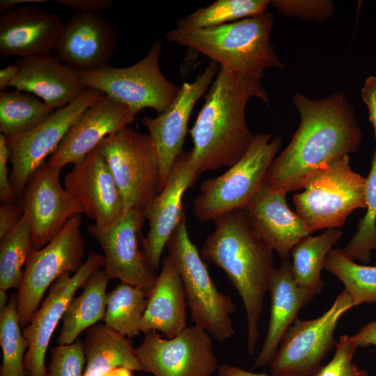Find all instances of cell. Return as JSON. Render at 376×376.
Returning <instances> with one entry per match:
<instances>
[{"label":"cell","instance_id":"1","mask_svg":"<svg viewBox=\"0 0 376 376\" xmlns=\"http://www.w3.org/2000/svg\"><path fill=\"white\" fill-rule=\"evenodd\" d=\"M293 104L299 125L272 162L263 185L287 192L301 189L311 174L354 152L361 140L354 111L344 94L313 100L296 93Z\"/></svg>","mask_w":376,"mask_h":376},{"label":"cell","instance_id":"2","mask_svg":"<svg viewBox=\"0 0 376 376\" xmlns=\"http://www.w3.org/2000/svg\"><path fill=\"white\" fill-rule=\"evenodd\" d=\"M254 97L269 102L260 79L219 69L189 131L193 141L189 163L198 176L230 168L244 155L254 136L246 121L245 108Z\"/></svg>","mask_w":376,"mask_h":376},{"label":"cell","instance_id":"3","mask_svg":"<svg viewBox=\"0 0 376 376\" xmlns=\"http://www.w3.org/2000/svg\"><path fill=\"white\" fill-rule=\"evenodd\" d=\"M201 257L221 268L243 302L247 319V350L255 351L263 301L274 269L273 249L260 237L244 210H235L214 221Z\"/></svg>","mask_w":376,"mask_h":376},{"label":"cell","instance_id":"4","mask_svg":"<svg viewBox=\"0 0 376 376\" xmlns=\"http://www.w3.org/2000/svg\"><path fill=\"white\" fill-rule=\"evenodd\" d=\"M273 24V14L265 11L212 28L176 27L166 34V38L201 53L220 68L261 79L266 68L284 69L270 42Z\"/></svg>","mask_w":376,"mask_h":376},{"label":"cell","instance_id":"5","mask_svg":"<svg viewBox=\"0 0 376 376\" xmlns=\"http://www.w3.org/2000/svg\"><path fill=\"white\" fill-rule=\"evenodd\" d=\"M366 178L351 169L345 155L311 174L292 201L311 233L336 228L354 210L366 209Z\"/></svg>","mask_w":376,"mask_h":376},{"label":"cell","instance_id":"6","mask_svg":"<svg viewBox=\"0 0 376 376\" xmlns=\"http://www.w3.org/2000/svg\"><path fill=\"white\" fill-rule=\"evenodd\" d=\"M166 247L182 280L191 320L214 340L222 343L235 334L230 315L235 306L230 296L214 285L207 266L191 242L183 218Z\"/></svg>","mask_w":376,"mask_h":376},{"label":"cell","instance_id":"7","mask_svg":"<svg viewBox=\"0 0 376 376\" xmlns=\"http://www.w3.org/2000/svg\"><path fill=\"white\" fill-rule=\"evenodd\" d=\"M281 146V139L258 133L244 155L218 177L201 185L192 211L202 222L215 221L235 210H244L262 187L267 172Z\"/></svg>","mask_w":376,"mask_h":376},{"label":"cell","instance_id":"8","mask_svg":"<svg viewBox=\"0 0 376 376\" xmlns=\"http://www.w3.org/2000/svg\"><path fill=\"white\" fill-rule=\"evenodd\" d=\"M162 47V42L156 40L136 63L126 68L107 65L79 72L80 79L86 88L100 91L138 113L150 108L159 114L171 105L181 88L168 80L161 70Z\"/></svg>","mask_w":376,"mask_h":376},{"label":"cell","instance_id":"9","mask_svg":"<svg viewBox=\"0 0 376 376\" xmlns=\"http://www.w3.org/2000/svg\"><path fill=\"white\" fill-rule=\"evenodd\" d=\"M105 158L123 201V213L145 212L159 194V163L148 133L125 127L105 136L97 146Z\"/></svg>","mask_w":376,"mask_h":376},{"label":"cell","instance_id":"10","mask_svg":"<svg viewBox=\"0 0 376 376\" xmlns=\"http://www.w3.org/2000/svg\"><path fill=\"white\" fill-rule=\"evenodd\" d=\"M81 214L70 219L61 232L40 249H31L17 292V312L25 328L47 290L64 272L75 274L84 263L85 242Z\"/></svg>","mask_w":376,"mask_h":376},{"label":"cell","instance_id":"11","mask_svg":"<svg viewBox=\"0 0 376 376\" xmlns=\"http://www.w3.org/2000/svg\"><path fill=\"white\" fill-rule=\"evenodd\" d=\"M353 306L351 297L343 290L329 309L319 318L311 320L297 319L284 334L269 363L272 373L313 375L336 345L334 331L340 318Z\"/></svg>","mask_w":376,"mask_h":376},{"label":"cell","instance_id":"12","mask_svg":"<svg viewBox=\"0 0 376 376\" xmlns=\"http://www.w3.org/2000/svg\"><path fill=\"white\" fill-rule=\"evenodd\" d=\"M105 95L100 91L87 88L73 102L56 110L35 129L23 134L6 137L10 152V181L18 199L31 175L56 150L72 125Z\"/></svg>","mask_w":376,"mask_h":376},{"label":"cell","instance_id":"13","mask_svg":"<svg viewBox=\"0 0 376 376\" xmlns=\"http://www.w3.org/2000/svg\"><path fill=\"white\" fill-rule=\"evenodd\" d=\"M135 352L145 372L154 376H210L218 369L210 335L196 325L171 338L148 332Z\"/></svg>","mask_w":376,"mask_h":376},{"label":"cell","instance_id":"14","mask_svg":"<svg viewBox=\"0 0 376 376\" xmlns=\"http://www.w3.org/2000/svg\"><path fill=\"white\" fill-rule=\"evenodd\" d=\"M61 170L44 162L31 175L18 199L36 249L47 245L73 217L84 214L81 205L62 187Z\"/></svg>","mask_w":376,"mask_h":376},{"label":"cell","instance_id":"15","mask_svg":"<svg viewBox=\"0 0 376 376\" xmlns=\"http://www.w3.org/2000/svg\"><path fill=\"white\" fill-rule=\"evenodd\" d=\"M104 264L103 256L90 250L86 260L75 274L72 276L69 272H64L51 285L45 299L22 329L29 343L24 358L27 376H46V352L57 324L76 291L83 288Z\"/></svg>","mask_w":376,"mask_h":376},{"label":"cell","instance_id":"16","mask_svg":"<svg viewBox=\"0 0 376 376\" xmlns=\"http://www.w3.org/2000/svg\"><path fill=\"white\" fill-rule=\"evenodd\" d=\"M146 220L145 212L131 210L110 226L100 228L89 224L88 230L103 250V269L109 279H118L121 283L148 292L158 276L147 264L139 247L141 231Z\"/></svg>","mask_w":376,"mask_h":376},{"label":"cell","instance_id":"17","mask_svg":"<svg viewBox=\"0 0 376 376\" xmlns=\"http://www.w3.org/2000/svg\"><path fill=\"white\" fill-rule=\"evenodd\" d=\"M219 69V65L211 61L193 82L182 84L178 95L164 111L156 117L145 116L141 119L157 150L159 193L165 186L175 160L183 152L187 125L193 109L197 101L207 92Z\"/></svg>","mask_w":376,"mask_h":376},{"label":"cell","instance_id":"18","mask_svg":"<svg viewBox=\"0 0 376 376\" xmlns=\"http://www.w3.org/2000/svg\"><path fill=\"white\" fill-rule=\"evenodd\" d=\"M118 32L100 12L77 10L63 24L52 53L77 72L109 65L115 54Z\"/></svg>","mask_w":376,"mask_h":376},{"label":"cell","instance_id":"19","mask_svg":"<svg viewBox=\"0 0 376 376\" xmlns=\"http://www.w3.org/2000/svg\"><path fill=\"white\" fill-rule=\"evenodd\" d=\"M65 189L81 205L84 214L94 224L106 228L123 214L121 194L113 173L96 147L64 179Z\"/></svg>","mask_w":376,"mask_h":376},{"label":"cell","instance_id":"20","mask_svg":"<svg viewBox=\"0 0 376 376\" xmlns=\"http://www.w3.org/2000/svg\"><path fill=\"white\" fill-rule=\"evenodd\" d=\"M198 177L189 165L188 152L183 151L175 160L165 186L146 211L149 230L141 239L143 252L147 264L156 272L167 242L185 217L183 195Z\"/></svg>","mask_w":376,"mask_h":376},{"label":"cell","instance_id":"21","mask_svg":"<svg viewBox=\"0 0 376 376\" xmlns=\"http://www.w3.org/2000/svg\"><path fill=\"white\" fill-rule=\"evenodd\" d=\"M138 113L105 95L72 125L56 150L49 157L48 164L62 169L69 164L80 163L105 136L128 127Z\"/></svg>","mask_w":376,"mask_h":376},{"label":"cell","instance_id":"22","mask_svg":"<svg viewBox=\"0 0 376 376\" xmlns=\"http://www.w3.org/2000/svg\"><path fill=\"white\" fill-rule=\"evenodd\" d=\"M63 22L55 13L33 4L17 7L0 17V57L26 58L52 53Z\"/></svg>","mask_w":376,"mask_h":376},{"label":"cell","instance_id":"23","mask_svg":"<svg viewBox=\"0 0 376 376\" xmlns=\"http://www.w3.org/2000/svg\"><path fill=\"white\" fill-rule=\"evenodd\" d=\"M19 72L9 86L33 94L54 110L76 100L87 88L79 72L52 53L18 58Z\"/></svg>","mask_w":376,"mask_h":376},{"label":"cell","instance_id":"24","mask_svg":"<svg viewBox=\"0 0 376 376\" xmlns=\"http://www.w3.org/2000/svg\"><path fill=\"white\" fill-rule=\"evenodd\" d=\"M287 193L262 186L244 208L260 237L281 260H288L295 245L311 233L288 207Z\"/></svg>","mask_w":376,"mask_h":376},{"label":"cell","instance_id":"25","mask_svg":"<svg viewBox=\"0 0 376 376\" xmlns=\"http://www.w3.org/2000/svg\"><path fill=\"white\" fill-rule=\"evenodd\" d=\"M268 292L271 300L268 329L252 368H260L270 363L284 334L297 319L299 311L315 295L297 284L289 260H282L281 265L274 269Z\"/></svg>","mask_w":376,"mask_h":376},{"label":"cell","instance_id":"26","mask_svg":"<svg viewBox=\"0 0 376 376\" xmlns=\"http://www.w3.org/2000/svg\"><path fill=\"white\" fill-rule=\"evenodd\" d=\"M187 304L182 280L168 255L162 260L160 274L148 293L141 331H160L166 338L178 335L187 327Z\"/></svg>","mask_w":376,"mask_h":376},{"label":"cell","instance_id":"27","mask_svg":"<svg viewBox=\"0 0 376 376\" xmlns=\"http://www.w3.org/2000/svg\"><path fill=\"white\" fill-rule=\"evenodd\" d=\"M128 338L104 323L88 329L84 343V376H103L118 368L145 372Z\"/></svg>","mask_w":376,"mask_h":376},{"label":"cell","instance_id":"28","mask_svg":"<svg viewBox=\"0 0 376 376\" xmlns=\"http://www.w3.org/2000/svg\"><path fill=\"white\" fill-rule=\"evenodd\" d=\"M109 281L104 269H100L90 278L83 288V292L71 299L62 318V327L56 340L58 345L74 343L83 331L104 320Z\"/></svg>","mask_w":376,"mask_h":376},{"label":"cell","instance_id":"29","mask_svg":"<svg viewBox=\"0 0 376 376\" xmlns=\"http://www.w3.org/2000/svg\"><path fill=\"white\" fill-rule=\"evenodd\" d=\"M341 235L340 230L329 228L318 236L308 235L295 245L290 252L291 265L299 286L315 295L321 293L324 286L321 272L324 259Z\"/></svg>","mask_w":376,"mask_h":376},{"label":"cell","instance_id":"30","mask_svg":"<svg viewBox=\"0 0 376 376\" xmlns=\"http://www.w3.org/2000/svg\"><path fill=\"white\" fill-rule=\"evenodd\" d=\"M56 110L37 96L17 90L0 91V132L6 137L29 132Z\"/></svg>","mask_w":376,"mask_h":376},{"label":"cell","instance_id":"31","mask_svg":"<svg viewBox=\"0 0 376 376\" xmlns=\"http://www.w3.org/2000/svg\"><path fill=\"white\" fill-rule=\"evenodd\" d=\"M148 293L140 288L120 283L107 293L104 324L129 338L139 335Z\"/></svg>","mask_w":376,"mask_h":376},{"label":"cell","instance_id":"32","mask_svg":"<svg viewBox=\"0 0 376 376\" xmlns=\"http://www.w3.org/2000/svg\"><path fill=\"white\" fill-rule=\"evenodd\" d=\"M323 269L336 276L344 285L354 306L376 304V266L359 265L338 248L327 253Z\"/></svg>","mask_w":376,"mask_h":376},{"label":"cell","instance_id":"33","mask_svg":"<svg viewBox=\"0 0 376 376\" xmlns=\"http://www.w3.org/2000/svg\"><path fill=\"white\" fill-rule=\"evenodd\" d=\"M270 4L268 0H217L178 19L176 27L202 29L219 26L258 15Z\"/></svg>","mask_w":376,"mask_h":376},{"label":"cell","instance_id":"34","mask_svg":"<svg viewBox=\"0 0 376 376\" xmlns=\"http://www.w3.org/2000/svg\"><path fill=\"white\" fill-rule=\"evenodd\" d=\"M17 312V293L0 311V345L2 363L0 376H27L24 358L29 343L24 336Z\"/></svg>","mask_w":376,"mask_h":376},{"label":"cell","instance_id":"35","mask_svg":"<svg viewBox=\"0 0 376 376\" xmlns=\"http://www.w3.org/2000/svg\"><path fill=\"white\" fill-rule=\"evenodd\" d=\"M0 289H19L33 248L29 221L23 215L17 226L0 239Z\"/></svg>","mask_w":376,"mask_h":376},{"label":"cell","instance_id":"36","mask_svg":"<svg viewBox=\"0 0 376 376\" xmlns=\"http://www.w3.org/2000/svg\"><path fill=\"white\" fill-rule=\"evenodd\" d=\"M366 212L359 222L356 233L342 249L350 260H359L364 264L370 261L372 251H376V150L366 178Z\"/></svg>","mask_w":376,"mask_h":376},{"label":"cell","instance_id":"37","mask_svg":"<svg viewBox=\"0 0 376 376\" xmlns=\"http://www.w3.org/2000/svg\"><path fill=\"white\" fill-rule=\"evenodd\" d=\"M85 363L84 343L80 339L69 345H58L51 350L46 376H84Z\"/></svg>","mask_w":376,"mask_h":376},{"label":"cell","instance_id":"38","mask_svg":"<svg viewBox=\"0 0 376 376\" xmlns=\"http://www.w3.org/2000/svg\"><path fill=\"white\" fill-rule=\"evenodd\" d=\"M332 359L321 366L313 376H368L366 370L360 369L353 363L357 347L350 336L343 335L335 345Z\"/></svg>","mask_w":376,"mask_h":376},{"label":"cell","instance_id":"39","mask_svg":"<svg viewBox=\"0 0 376 376\" xmlns=\"http://www.w3.org/2000/svg\"><path fill=\"white\" fill-rule=\"evenodd\" d=\"M270 4L283 16L304 20H326L334 10L333 2L327 0H274Z\"/></svg>","mask_w":376,"mask_h":376},{"label":"cell","instance_id":"40","mask_svg":"<svg viewBox=\"0 0 376 376\" xmlns=\"http://www.w3.org/2000/svg\"><path fill=\"white\" fill-rule=\"evenodd\" d=\"M10 152L6 136L0 134V200L1 203H17L18 198L14 193L8 164L10 162Z\"/></svg>","mask_w":376,"mask_h":376},{"label":"cell","instance_id":"41","mask_svg":"<svg viewBox=\"0 0 376 376\" xmlns=\"http://www.w3.org/2000/svg\"><path fill=\"white\" fill-rule=\"evenodd\" d=\"M23 217L17 203H1L0 205V239L13 230Z\"/></svg>","mask_w":376,"mask_h":376},{"label":"cell","instance_id":"42","mask_svg":"<svg viewBox=\"0 0 376 376\" xmlns=\"http://www.w3.org/2000/svg\"><path fill=\"white\" fill-rule=\"evenodd\" d=\"M361 97L368 109L370 120L376 139V76H370L366 79L361 89Z\"/></svg>","mask_w":376,"mask_h":376},{"label":"cell","instance_id":"43","mask_svg":"<svg viewBox=\"0 0 376 376\" xmlns=\"http://www.w3.org/2000/svg\"><path fill=\"white\" fill-rule=\"evenodd\" d=\"M57 2L63 6L86 12L107 10L113 3L111 0H58Z\"/></svg>","mask_w":376,"mask_h":376},{"label":"cell","instance_id":"44","mask_svg":"<svg viewBox=\"0 0 376 376\" xmlns=\"http://www.w3.org/2000/svg\"><path fill=\"white\" fill-rule=\"evenodd\" d=\"M350 339L357 348L376 346V320L361 327Z\"/></svg>","mask_w":376,"mask_h":376},{"label":"cell","instance_id":"45","mask_svg":"<svg viewBox=\"0 0 376 376\" xmlns=\"http://www.w3.org/2000/svg\"><path fill=\"white\" fill-rule=\"evenodd\" d=\"M218 374L219 376H298V375H266L264 373H251L240 368L230 366L228 364H221L218 367Z\"/></svg>","mask_w":376,"mask_h":376},{"label":"cell","instance_id":"46","mask_svg":"<svg viewBox=\"0 0 376 376\" xmlns=\"http://www.w3.org/2000/svg\"><path fill=\"white\" fill-rule=\"evenodd\" d=\"M19 72L18 66L13 63L7 65L0 70V91L9 86L10 83L14 79Z\"/></svg>","mask_w":376,"mask_h":376},{"label":"cell","instance_id":"47","mask_svg":"<svg viewBox=\"0 0 376 376\" xmlns=\"http://www.w3.org/2000/svg\"><path fill=\"white\" fill-rule=\"evenodd\" d=\"M47 1V0H1L0 12L3 15L18 7V5L44 3Z\"/></svg>","mask_w":376,"mask_h":376},{"label":"cell","instance_id":"48","mask_svg":"<svg viewBox=\"0 0 376 376\" xmlns=\"http://www.w3.org/2000/svg\"><path fill=\"white\" fill-rule=\"evenodd\" d=\"M132 371L127 368H118L103 376H132Z\"/></svg>","mask_w":376,"mask_h":376},{"label":"cell","instance_id":"49","mask_svg":"<svg viewBox=\"0 0 376 376\" xmlns=\"http://www.w3.org/2000/svg\"><path fill=\"white\" fill-rule=\"evenodd\" d=\"M9 299L6 294V290L0 289V311L8 305Z\"/></svg>","mask_w":376,"mask_h":376},{"label":"cell","instance_id":"50","mask_svg":"<svg viewBox=\"0 0 376 376\" xmlns=\"http://www.w3.org/2000/svg\"><path fill=\"white\" fill-rule=\"evenodd\" d=\"M375 263H376V262H375Z\"/></svg>","mask_w":376,"mask_h":376}]
</instances>
